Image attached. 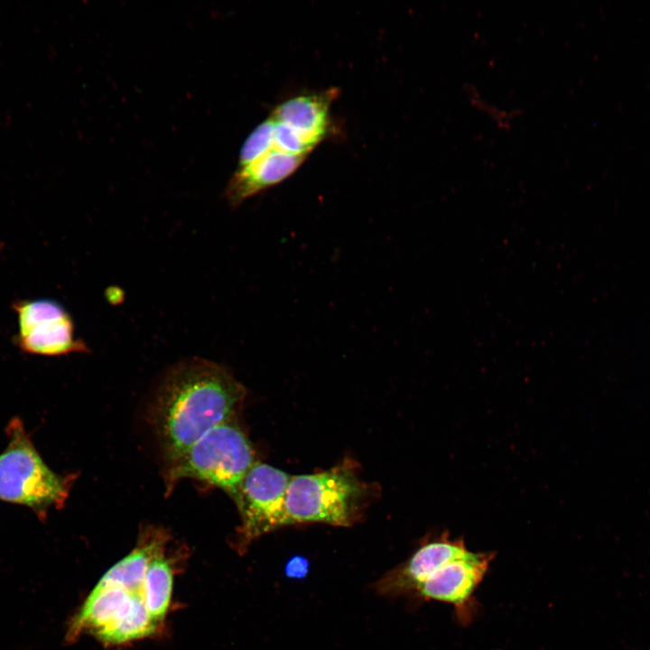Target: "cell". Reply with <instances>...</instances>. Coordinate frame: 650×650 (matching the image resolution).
<instances>
[{
  "label": "cell",
  "instance_id": "8992f818",
  "mask_svg": "<svg viewBox=\"0 0 650 650\" xmlns=\"http://www.w3.org/2000/svg\"><path fill=\"white\" fill-rule=\"evenodd\" d=\"M492 559L490 553L466 549L433 570L415 593L425 599L465 604L483 580Z\"/></svg>",
  "mask_w": 650,
  "mask_h": 650
},
{
  "label": "cell",
  "instance_id": "8fae6325",
  "mask_svg": "<svg viewBox=\"0 0 650 650\" xmlns=\"http://www.w3.org/2000/svg\"><path fill=\"white\" fill-rule=\"evenodd\" d=\"M13 310L16 314L17 333H23L68 312L60 303L51 299L19 300L14 302Z\"/></svg>",
  "mask_w": 650,
  "mask_h": 650
},
{
  "label": "cell",
  "instance_id": "6da1fadb",
  "mask_svg": "<svg viewBox=\"0 0 650 650\" xmlns=\"http://www.w3.org/2000/svg\"><path fill=\"white\" fill-rule=\"evenodd\" d=\"M245 395L243 385L214 362L194 358L171 369L153 410L166 461L209 430L233 420Z\"/></svg>",
  "mask_w": 650,
  "mask_h": 650
},
{
  "label": "cell",
  "instance_id": "277c9868",
  "mask_svg": "<svg viewBox=\"0 0 650 650\" xmlns=\"http://www.w3.org/2000/svg\"><path fill=\"white\" fill-rule=\"evenodd\" d=\"M363 484L347 465L291 478L285 502L287 525H350L364 495Z\"/></svg>",
  "mask_w": 650,
  "mask_h": 650
},
{
  "label": "cell",
  "instance_id": "5b68a950",
  "mask_svg": "<svg viewBox=\"0 0 650 650\" xmlns=\"http://www.w3.org/2000/svg\"><path fill=\"white\" fill-rule=\"evenodd\" d=\"M291 476L265 463H255L233 499L241 516L238 529L243 546L287 525L286 495Z\"/></svg>",
  "mask_w": 650,
  "mask_h": 650
},
{
  "label": "cell",
  "instance_id": "7a4b0ae2",
  "mask_svg": "<svg viewBox=\"0 0 650 650\" xmlns=\"http://www.w3.org/2000/svg\"><path fill=\"white\" fill-rule=\"evenodd\" d=\"M5 432L0 500L26 506L43 521L51 508L64 506L74 477L59 475L46 465L18 417L9 421Z\"/></svg>",
  "mask_w": 650,
  "mask_h": 650
},
{
  "label": "cell",
  "instance_id": "9c48e42d",
  "mask_svg": "<svg viewBox=\"0 0 650 650\" xmlns=\"http://www.w3.org/2000/svg\"><path fill=\"white\" fill-rule=\"evenodd\" d=\"M335 95L333 89L318 94L300 95L279 104L270 116L296 131L314 148L326 136L329 110Z\"/></svg>",
  "mask_w": 650,
  "mask_h": 650
},
{
  "label": "cell",
  "instance_id": "30bf717a",
  "mask_svg": "<svg viewBox=\"0 0 650 650\" xmlns=\"http://www.w3.org/2000/svg\"><path fill=\"white\" fill-rule=\"evenodd\" d=\"M14 345L23 353L57 357L74 352H87L88 347L75 335L70 313L47 320L14 336Z\"/></svg>",
  "mask_w": 650,
  "mask_h": 650
},
{
  "label": "cell",
  "instance_id": "ba28073f",
  "mask_svg": "<svg viewBox=\"0 0 650 650\" xmlns=\"http://www.w3.org/2000/svg\"><path fill=\"white\" fill-rule=\"evenodd\" d=\"M305 158L274 146L257 160L237 167L225 191L228 203L237 208L248 198L280 183L291 176Z\"/></svg>",
  "mask_w": 650,
  "mask_h": 650
},
{
  "label": "cell",
  "instance_id": "5bb4252c",
  "mask_svg": "<svg viewBox=\"0 0 650 650\" xmlns=\"http://www.w3.org/2000/svg\"><path fill=\"white\" fill-rule=\"evenodd\" d=\"M308 571V562L301 557L295 556L291 559L285 568L286 574L289 577H302Z\"/></svg>",
  "mask_w": 650,
  "mask_h": 650
},
{
  "label": "cell",
  "instance_id": "52a82bcc",
  "mask_svg": "<svg viewBox=\"0 0 650 650\" xmlns=\"http://www.w3.org/2000/svg\"><path fill=\"white\" fill-rule=\"evenodd\" d=\"M466 549L462 539L443 533L425 542L404 563L388 572L378 581L377 590L387 595L415 592L433 570Z\"/></svg>",
  "mask_w": 650,
  "mask_h": 650
},
{
  "label": "cell",
  "instance_id": "3957f363",
  "mask_svg": "<svg viewBox=\"0 0 650 650\" xmlns=\"http://www.w3.org/2000/svg\"><path fill=\"white\" fill-rule=\"evenodd\" d=\"M254 458L241 428L233 420L223 422L166 461V491L183 478H193L223 489L234 499Z\"/></svg>",
  "mask_w": 650,
  "mask_h": 650
},
{
  "label": "cell",
  "instance_id": "4fadbf2b",
  "mask_svg": "<svg viewBox=\"0 0 650 650\" xmlns=\"http://www.w3.org/2000/svg\"><path fill=\"white\" fill-rule=\"evenodd\" d=\"M465 92L471 105L488 115L500 128H510L512 121L519 115L515 110L507 111L482 99L478 89L471 85L466 87Z\"/></svg>",
  "mask_w": 650,
  "mask_h": 650
},
{
  "label": "cell",
  "instance_id": "7c38bea8",
  "mask_svg": "<svg viewBox=\"0 0 650 650\" xmlns=\"http://www.w3.org/2000/svg\"><path fill=\"white\" fill-rule=\"evenodd\" d=\"M274 123L269 116L260 123L244 142L239 156L237 167L245 166L266 153L274 146Z\"/></svg>",
  "mask_w": 650,
  "mask_h": 650
}]
</instances>
